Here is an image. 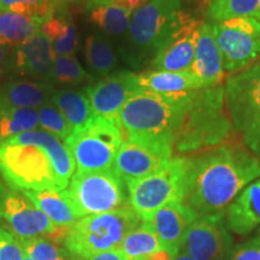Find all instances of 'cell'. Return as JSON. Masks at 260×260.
I'll return each instance as SVG.
<instances>
[{"label":"cell","instance_id":"1","mask_svg":"<svg viewBox=\"0 0 260 260\" xmlns=\"http://www.w3.org/2000/svg\"><path fill=\"white\" fill-rule=\"evenodd\" d=\"M184 157L181 201L199 216L224 212L260 177L259 159L239 142H223Z\"/></svg>","mask_w":260,"mask_h":260},{"label":"cell","instance_id":"19","mask_svg":"<svg viewBox=\"0 0 260 260\" xmlns=\"http://www.w3.org/2000/svg\"><path fill=\"white\" fill-rule=\"evenodd\" d=\"M148 0H87L84 10L89 21L109 35L128 30L133 15Z\"/></svg>","mask_w":260,"mask_h":260},{"label":"cell","instance_id":"17","mask_svg":"<svg viewBox=\"0 0 260 260\" xmlns=\"http://www.w3.org/2000/svg\"><path fill=\"white\" fill-rule=\"evenodd\" d=\"M199 217L182 201H172L160 207L149 220L162 251L167 252L172 260L180 252L187 230Z\"/></svg>","mask_w":260,"mask_h":260},{"label":"cell","instance_id":"40","mask_svg":"<svg viewBox=\"0 0 260 260\" xmlns=\"http://www.w3.org/2000/svg\"><path fill=\"white\" fill-rule=\"evenodd\" d=\"M84 2H87V0H54V3H56V5H80V4H83Z\"/></svg>","mask_w":260,"mask_h":260},{"label":"cell","instance_id":"45","mask_svg":"<svg viewBox=\"0 0 260 260\" xmlns=\"http://www.w3.org/2000/svg\"><path fill=\"white\" fill-rule=\"evenodd\" d=\"M259 64H260V63H259Z\"/></svg>","mask_w":260,"mask_h":260},{"label":"cell","instance_id":"39","mask_svg":"<svg viewBox=\"0 0 260 260\" xmlns=\"http://www.w3.org/2000/svg\"><path fill=\"white\" fill-rule=\"evenodd\" d=\"M138 260H172V259L165 251H159V252L153 253V254L147 255L145 256V258H141Z\"/></svg>","mask_w":260,"mask_h":260},{"label":"cell","instance_id":"18","mask_svg":"<svg viewBox=\"0 0 260 260\" xmlns=\"http://www.w3.org/2000/svg\"><path fill=\"white\" fill-rule=\"evenodd\" d=\"M54 54L51 41L39 31L15 51L14 65L21 75L39 82L53 83Z\"/></svg>","mask_w":260,"mask_h":260},{"label":"cell","instance_id":"34","mask_svg":"<svg viewBox=\"0 0 260 260\" xmlns=\"http://www.w3.org/2000/svg\"><path fill=\"white\" fill-rule=\"evenodd\" d=\"M39 125L42 130L57 136L65 142L69 136L74 133L67 119L64 118L59 110L53 104H45L38 110Z\"/></svg>","mask_w":260,"mask_h":260},{"label":"cell","instance_id":"28","mask_svg":"<svg viewBox=\"0 0 260 260\" xmlns=\"http://www.w3.org/2000/svg\"><path fill=\"white\" fill-rule=\"evenodd\" d=\"M39 125L38 111L12 107L0 102V145Z\"/></svg>","mask_w":260,"mask_h":260},{"label":"cell","instance_id":"24","mask_svg":"<svg viewBox=\"0 0 260 260\" xmlns=\"http://www.w3.org/2000/svg\"><path fill=\"white\" fill-rule=\"evenodd\" d=\"M41 32L51 41L56 56H71L79 45V35L67 11L56 5L53 14L41 24Z\"/></svg>","mask_w":260,"mask_h":260},{"label":"cell","instance_id":"23","mask_svg":"<svg viewBox=\"0 0 260 260\" xmlns=\"http://www.w3.org/2000/svg\"><path fill=\"white\" fill-rule=\"evenodd\" d=\"M54 90L52 84L34 81L8 82L0 88V102L12 107L37 110L51 99Z\"/></svg>","mask_w":260,"mask_h":260},{"label":"cell","instance_id":"42","mask_svg":"<svg viewBox=\"0 0 260 260\" xmlns=\"http://www.w3.org/2000/svg\"><path fill=\"white\" fill-rule=\"evenodd\" d=\"M4 61H5V52H4V47H3V45L0 44V71H2L3 67H4Z\"/></svg>","mask_w":260,"mask_h":260},{"label":"cell","instance_id":"32","mask_svg":"<svg viewBox=\"0 0 260 260\" xmlns=\"http://www.w3.org/2000/svg\"><path fill=\"white\" fill-rule=\"evenodd\" d=\"M54 0H0V11L28 16L44 22L53 14Z\"/></svg>","mask_w":260,"mask_h":260},{"label":"cell","instance_id":"27","mask_svg":"<svg viewBox=\"0 0 260 260\" xmlns=\"http://www.w3.org/2000/svg\"><path fill=\"white\" fill-rule=\"evenodd\" d=\"M41 24L40 19L0 11V44L17 48L41 31Z\"/></svg>","mask_w":260,"mask_h":260},{"label":"cell","instance_id":"14","mask_svg":"<svg viewBox=\"0 0 260 260\" xmlns=\"http://www.w3.org/2000/svg\"><path fill=\"white\" fill-rule=\"evenodd\" d=\"M232 239L224 212L200 216L187 230L181 249L194 260H225Z\"/></svg>","mask_w":260,"mask_h":260},{"label":"cell","instance_id":"3","mask_svg":"<svg viewBox=\"0 0 260 260\" xmlns=\"http://www.w3.org/2000/svg\"><path fill=\"white\" fill-rule=\"evenodd\" d=\"M225 107L224 84L197 90L174 140L175 152L191 154L218 146L232 132Z\"/></svg>","mask_w":260,"mask_h":260},{"label":"cell","instance_id":"7","mask_svg":"<svg viewBox=\"0 0 260 260\" xmlns=\"http://www.w3.org/2000/svg\"><path fill=\"white\" fill-rule=\"evenodd\" d=\"M228 116L252 153H260V64L232 74L224 83Z\"/></svg>","mask_w":260,"mask_h":260},{"label":"cell","instance_id":"9","mask_svg":"<svg viewBox=\"0 0 260 260\" xmlns=\"http://www.w3.org/2000/svg\"><path fill=\"white\" fill-rule=\"evenodd\" d=\"M125 182L115 171L75 172L61 193L79 218L121 209L128 204Z\"/></svg>","mask_w":260,"mask_h":260},{"label":"cell","instance_id":"8","mask_svg":"<svg viewBox=\"0 0 260 260\" xmlns=\"http://www.w3.org/2000/svg\"><path fill=\"white\" fill-rule=\"evenodd\" d=\"M124 141L119 123L95 116L83 128L65 140L77 172L111 170L116 154Z\"/></svg>","mask_w":260,"mask_h":260},{"label":"cell","instance_id":"30","mask_svg":"<svg viewBox=\"0 0 260 260\" xmlns=\"http://www.w3.org/2000/svg\"><path fill=\"white\" fill-rule=\"evenodd\" d=\"M87 63L99 76H109L117 67V54L112 45L104 37L90 34L84 47Z\"/></svg>","mask_w":260,"mask_h":260},{"label":"cell","instance_id":"43","mask_svg":"<svg viewBox=\"0 0 260 260\" xmlns=\"http://www.w3.org/2000/svg\"><path fill=\"white\" fill-rule=\"evenodd\" d=\"M23 260H32V259H31L30 256H29V255L25 254V256H24V259H23Z\"/></svg>","mask_w":260,"mask_h":260},{"label":"cell","instance_id":"33","mask_svg":"<svg viewBox=\"0 0 260 260\" xmlns=\"http://www.w3.org/2000/svg\"><path fill=\"white\" fill-rule=\"evenodd\" d=\"M90 76L76 58L73 56H56L53 64V82L59 84H79L87 82Z\"/></svg>","mask_w":260,"mask_h":260},{"label":"cell","instance_id":"6","mask_svg":"<svg viewBox=\"0 0 260 260\" xmlns=\"http://www.w3.org/2000/svg\"><path fill=\"white\" fill-rule=\"evenodd\" d=\"M141 222L134 210L126 205L110 212L79 218L68 229L63 242L71 254L88 258L118 249L126 234Z\"/></svg>","mask_w":260,"mask_h":260},{"label":"cell","instance_id":"13","mask_svg":"<svg viewBox=\"0 0 260 260\" xmlns=\"http://www.w3.org/2000/svg\"><path fill=\"white\" fill-rule=\"evenodd\" d=\"M0 218L21 240L48 237L53 242L63 241L68 229H59L46 214L21 191L10 188L0 180Z\"/></svg>","mask_w":260,"mask_h":260},{"label":"cell","instance_id":"38","mask_svg":"<svg viewBox=\"0 0 260 260\" xmlns=\"http://www.w3.org/2000/svg\"><path fill=\"white\" fill-rule=\"evenodd\" d=\"M77 260H128V258L119 249H115V251L99 253L88 258H77Z\"/></svg>","mask_w":260,"mask_h":260},{"label":"cell","instance_id":"20","mask_svg":"<svg viewBox=\"0 0 260 260\" xmlns=\"http://www.w3.org/2000/svg\"><path fill=\"white\" fill-rule=\"evenodd\" d=\"M189 70L199 79L203 88H212L222 84L225 71L212 27L207 21L201 22L195 56Z\"/></svg>","mask_w":260,"mask_h":260},{"label":"cell","instance_id":"16","mask_svg":"<svg viewBox=\"0 0 260 260\" xmlns=\"http://www.w3.org/2000/svg\"><path fill=\"white\" fill-rule=\"evenodd\" d=\"M201 22L184 12L176 30L152 60V69L162 71L189 70L195 56Z\"/></svg>","mask_w":260,"mask_h":260},{"label":"cell","instance_id":"35","mask_svg":"<svg viewBox=\"0 0 260 260\" xmlns=\"http://www.w3.org/2000/svg\"><path fill=\"white\" fill-rule=\"evenodd\" d=\"M21 241L23 243L25 254L32 260H63V255L56 242L48 237H34Z\"/></svg>","mask_w":260,"mask_h":260},{"label":"cell","instance_id":"44","mask_svg":"<svg viewBox=\"0 0 260 260\" xmlns=\"http://www.w3.org/2000/svg\"><path fill=\"white\" fill-rule=\"evenodd\" d=\"M259 235H260V228H259Z\"/></svg>","mask_w":260,"mask_h":260},{"label":"cell","instance_id":"25","mask_svg":"<svg viewBox=\"0 0 260 260\" xmlns=\"http://www.w3.org/2000/svg\"><path fill=\"white\" fill-rule=\"evenodd\" d=\"M21 193L59 229H68L79 219L61 190H25Z\"/></svg>","mask_w":260,"mask_h":260},{"label":"cell","instance_id":"29","mask_svg":"<svg viewBox=\"0 0 260 260\" xmlns=\"http://www.w3.org/2000/svg\"><path fill=\"white\" fill-rule=\"evenodd\" d=\"M118 249L128 260H138L162 251L157 234L149 222H141L126 234Z\"/></svg>","mask_w":260,"mask_h":260},{"label":"cell","instance_id":"37","mask_svg":"<svg viewBox=\"0 0 260 260\" xmlns=\"http://www.w3.org/2000/svg\"><path fill=\"white\" fill-rule=\"evenodd\" d=\"M228 260H260V235L251 241L236 246Z\"/></svg>","mask_w":260,"mask_h":260},{"label":"cell","instance_id":"41","mask_svg":"<svg viewBox=\"0 0 260 260\" xmlns=\"http://www.w3.org/2000/svg\"><path fill=\"white\" fill-rule=\"evenodd\" d=\"M174 260H194V259H191L190 256L187 254V253H184L183 251H182V249H180V252H178L177 256Z\"/></svg>","mask_w":260,"mask_h":260},{"label":"cell","instance_id":"11","mask_svg":"<svg viewBox=\"0 0 260 260\" xmlns=\"http://www.w3.org/2000/svg\"><path fill=\"white\" fill-rule=\"evenodd\" d=\"M211 27L225 73L235 74L247 69L260 57L259 21L236 17L214 22Z\"/></svg>","mask_w":260,"mask_h":260},{"label":"cell","instance_id":"22","mask_svg":"<svg viewBox=\"0 0 260 260\" xmlns=\"http://www.w3.org/2000/svg\"><path fill=\"white\" fill-rule=\"evenodd\" d=\"M139 84L144 90L169 98H182L203 89L199 79L190 70H148L139 75Z\"/></svg>","mask_w":260,"mask_h":260},{"label":"cell","instance_id":"21","mask_svg":"<svg viewBox=\"0 0 260 260\" xmlns=\"http://www.w3.org/2000/svg\"><path fill=\"white\" fill-rule=\"evenodd\" d=\"M228 232L239 236L251 234L260 225V178L249 183L224 211Z\"/></svg>","mask_w":260,"mask_h":260},{"label":"cell","instance_id":"10","mask_svg":"<svg viewBox=\"0 0 260 260\" xmlns=\"http://www.w3.org/2000/svg\"><path fill=\"white\" fill-rule=\"evenodd\" d=\"M186 157H172L153 174L126 182L128 204L142 222H149L153 214L172 201H181Z\"/></svg>","mask_w":260,"mask_h":260},{"label":"cell","instance_id":"26","mask_svg":"<svg viewBox=\"0 0 260 260\" xmlns=\"http://www.w3.org/2000/svg\"><path fill=\"white\" fill-rule=\"evenodd\" d=\"M51 100L74 132L83 128L95 117L86 89H63L59 92L56 90Z\"/></svg>","mask_w":260,"mask_h":260},{"label":"cell","instance_id":"2","mask_svg":"<svg viewBox=\"0 0 260 260\" xmlns=\"http://www.w3.org/2000/svg\"><path fill=\"white\" fill-rule=\"evenodd\" d=\"M75 170L67 144L42 129L0 145V175L15 190H64Z\"/></svg>","mask_w":260,"mask_h":260},{"label":"cell","instance_id":"5","mask_svg":"<svg viewBox=\"0 0 260 260\" xmlns=\"http://www.w3.org/2000/svg\"><path fill=\"white\" fill-rule=\"evenodd\" d=\"M181 0H148L133 15L128 28L125 53L139 67L157 56L176 30L183 16Z\"/></svg>","mask_w":260,"mask_h":260},{"label":"cell","instance_id":"4","mask_svg":"<svg viewBox=\"0 0 260 260\" xmlns=\"http://www.w3.org/2000/svg\"><path fill=\"white\" fill-rule=\"evenodd\" d=\"M194 93L182 98H169L141 90L121 109L119 125L126 135L159 138L174 142Z\"/></svg>","mask_w":260,"mask_h":260},{"label":"cell","instance_id":"31","mask_svg":"<svg viewBox=\"0 0 260 260\" xmlns=\"http://www.w3.org/2000/svg\"><path fill=\"white\" fill-rule=\"evenodd\" d=\"M236 17L260 22V0H211L207 10V21L211 23Z\"/></svg>","mask_w":260,"mask_h":260},{"label":"cell","instance_id":"12","mask_svg":"<svg viewBox=\"0 0 260 260\" xmlns=\"http://www.w3.org/2000/svg\"><path fill=\"white\" fill-rule=\"evenodd\" d=\"M174 142L148 136L126 135L117 152L112 170L123 181L139 180L159 170L174 157Z\"/></svg>","mask_w":260,"mask_h":260},{"label":"cell","instance_id":"36","mask_svg":"<svg viewBox=\"0 0 260 260\" xmlns=\"http://www.w3.org/2000/svg\"><path fill=\"white\" fill-rule=\"evenodd\" d=\"M25 251L21 239L0 225V260H23Z\"/></svg>","mask_w":260,"mask_h":260},{"label":"cell","instance_id":"15","mask_svg":"<svg viewBox=\"0 0 260 260\" xmlns=\"http://www.w3.org/2000/svg\"><path fill=\"white\" fill-rule=\"evenodd\" d=\"M144 90L139 84V75L122 71L104 77L86 88L95 116L118 123L119 111L136 93Z\"/></svg>","mask_w":260,"mask_h":260}]
</instances>
